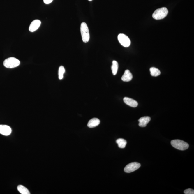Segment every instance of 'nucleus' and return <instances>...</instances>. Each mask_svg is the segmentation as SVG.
Masks as SVG:
<instances>
[{
    "mask_svg": "<svg viewBox=\"0 0 194 194\" xmlns=\"http://www.w3.org/2000/svg\"><path fill=\"white\" fill-rule=\"evenodd\" d=\"M80 30L83 42L85 43L89 42L90 38V33L88 27L85 22H82L81 24Z\"/></svg>",
    "mask_w": 194,
    "mask_h": 194,
    "instance_id": "nucleus-1",
    "label": "nucleus"
},
{
    "mask_svg": "<svg viewBox=\"0 0 194 194\" xmlns=\"http://www.w3.org/2000/svg\"><path fill=\"white\" fill-rule=\"evenodd\" d=\"M168 13V10L166 7L157 9L154 12L152 17L155 20H159L165 18Z\"/></svg>",
    "mask_w": 194,
    "mask_h": 194,
    "instance_id": "nucleus-2",
    "label": "nucleus"
},
{
    "mask_svg": "<svg viewBox=\"0 0 194 194\" xmlns=\"http://www.w3.org/2000/svg\"><path fill=\"white\" fill-rule=\"evenodd\" d=\"M171 144L172 147L179 150H185L188 149L189 145L188 143L182 140H172Z\"/></svg>",
    "mask_w": 194,
    "mask_h": 194,
    "instance_id": "nucleus-3",
    "label": "nucleus"
},
{
    "mask_svg": "<svg viewBox=\"0 0 194 194\" xmlns=\"http://www.w3.org/2000/svg\"><path fill=\"white\" fill-rule=\"evenodd\" d=\"M20 61L18 59L14 57H10L6 59L4 61L3 65L7 68H12L18 67L20 64Z\"/></svg>",
    "mask_w": 194,
    "mask_h": 194,
    "instance_id": "nucleus-4",
    "label": "nucleus"
},
{
    "mask_svg": "<svg viewBox=\"0 0 194 194\" xmlns=\"http://www.w3.org/2000/svg\"><path fill=\"white\" fill-rule=\"evenodd\" d=\"M118 39L120 44L124 47H127L130 45L131 41L130 39L124 34H119L118 35Z\"/></svg>",
    "mask_w": 194,
    "mask_h": 194,
    "instance_id": "nucleus-5",
    "label": "nucleus"
},
{
    "mask_svg": "<svg viewBox=\"0 0 194 194\" xmlns=\"http://www.w3.org/2000/svg\"><path fill=\"white\" fill-rule=\"evenodd\" d=\"M141 167V164L137 162H133L128 164L124 169V172L127 173H130L137 170Z\"/></svg>",
    "mask_w": 194,
    "mask_h": 194,
    "instance_id": "nucleus-6",
    "label": "nucleus"
},
{
    "mask_svg": "<svg viewBox=\"0 0 194 194\" xmlns=\"http://www.w3.org/2000/svg\"><path fill=\"white\" fill-rule=\"evenodd\" d=\"M12 129L9 126L0 125V134L4 135H8L11 133Z\"/></svg>",
    "mask_w": 194,
    "mask_h": 194,
    "instance_id": "nucleus-7",
    "label": "nucleus"
},
{
    "mask_svg": "<svg viewBox=\"0 0 194 194\" xmlns=\"http://www.w3.org/2000/svg\"><path fill=\"white\" fill-rule=\"evenodd\" d=\"M41 22L38 20H35L32 22L29 27L30 32H33L37 30L40 26Z\"/></svg>",
    "mask_w": 194,
    "mask_h": 194,
    "instance_id": "nucleus-8",
    "label": "nucleus"
},
{
    "mask_svg": "<svg viewBox=\"0 0 194 194\" xmlns=\"http://www.w3.org/2000/svg\"><path fill=\"white\" fill-rule=\"evenodd\" d=\"M124 101L126 104L131 107H135L138 105V103L137 101L131 98H128V97H125Z\"/></svg>",
    "mask_w": 194,
    "mask_h": 194,
    "instance_id": "nucleus-9",
    "label": "nucleus"
},
{
    "mask_svg": "<svg viewBox=\"0 0 194 194\" xmlns=\"http://www.w3.org/2000/svg\"><path fill=\"white\" fill-rule=\"evenodd\" d=\"M151 120L150 117L146 116L142 117L138 120L139 121V126L140 127H146L147 124L150 122Z\"/></svg>",
    "mask_w": 194,
    "mask_h": 194,
    "instance_id": "nucleus-10",
    "label": "nucleus"
},
{
    "mask_svg": "<svg viewBox=\"0 0 194 194\" xmlns=\"http://www.w3.org/2000/svg\"><path fill=\"white\" fill-rule=\"evenodd\" d=\"M132 78L133 75L130 71L126 70L121 77V80L124 82H129L131 80Z\"/></svg>",
    "mask_w": 194,
    "mask_h": 194,
    "instance_id": "nucleus-11",
    "label": "nucleus"
},
{
    "mask_svg": "<svg viewBox=\"0 0 194 194\" xmlns=\"http://www.w3.org/2000/svg\"><path fill=\"white\" fill-rule=\"evenodd\" d=\"M100 122V120L97 118H93L90 120L87 124V126L90 128H93L98 126Z\"/></svg>",
    "mask_w": 194,
    "mask_h": 194,
    "instance_id": "nucleus-12",
    "label": "nucleus"
},
{
    "mask_svg": "<svg viewBox=\"0 0 194 194\" xmlns=\"http://www.w3.org/2000/svg\"><path fill=\"white\" fill-rule=\"evenodd\" d=\"M116 143L118 144L119 147L121 149L125 147L127 144V141L123 138H119L116 140Z\"/></svg>",
    "mask_w": 194,
    "mask_h": 194,
    "instance_id": "nucleus-13",
    "label": "nucleus"
},
{
    "mask_svg": "<svg viewBox=\"0 0 194 194\" xmlns=\"http://www.w3.org/2000/svg\"><path fill=\"white\" fill-rule=\"evenodd\" d=\"M17 189L19 192L22 194H30V192H29L28 189L24 186L20 185L17 187Z\"/></svg>",
    "mask_w": 194,
    "mask_h": 194,
    "instance_id": "nucleus-14",
    "label": "nucleus"
},
{
    "mask_svg": "<svg viewBox=\"0 0 194 194\" xmlns=\"http://www.w3.org/2000/svg\"><path fill=\"white\" fill-rule=\"evenodd\" d=\"M118 68V63L116 61H113L112 62V73L114 75L117 74V73Z\"/></svg>",
    "mask_w": 194,
    "mask_h": 194,
    "instance_id": "nucleus-15",
    "label": "nucleus"
},
{
    "mask_svg": "<svg viewBox=\"0 0 194 194\" xmlns=\"http://www.w3.org/2000/svg\"><path fill=\"white\" fill-rule=\"evenodd\" d=\"M151 75L152 76L157 77L161 74V72L158 69L155 67H151L150 68Z\"/></svg>",
    "mask_w": 194,
    "mask_h": 194,
    "instance_id": "nucleus-16",
    "label": "nucleus"
},
{
    "mask_svg": "<svg viewBox=\"0 0 194 194\" xmlns=\"http://www.w3.org/2000/svg\"><path fill=\"white\" fill-rule=\"evenodd\" d=\"M65 72V70L64 66H60L59 70V72H58V75H59V78L60 80L62 79L64 77V74Z\"/></svg>",
    "mask_w": 194,
    "mask_h": 194,
    "instance_id": "nucleus-17",
    "label": "nucleus"
},
{
    "mask_svg": "<svg viewBox=\"0 0 194 194\" xmlns=\"http://www.w3.org/2000/svg\"><path fill=\"white\" fill-rule=\"evenodd\" d=\"M184 193L185 194H194V191L193 189L189 188L184 191Z\"/></svg>",
    "mask_w": 194,
    "mask_h": 194,
    "instance_id": "nucleus-18",
    "label": "nucleus"
},
{
    "mask_svg": "<svg viewBox=\"0 0 194 194\" xmlns=\"http://www.w3.org/2000/svg\"><path fill=\"white\" fill-rule=\"evenodd\" d=\"M45 3L46 4H49L50 3L53 1V0H43Z\"/></svg>",
    "mask_w": 194,
    "mask_h": 194,
    "instance_id": "nucleus-19",
    "label": "nucleus"
},
{
    "mask_svg": "<svg viewBox=\"0 0 194 194\" xmlns=\"http://www.w3.org/2000/svg\"><path fill=\"white\" fill-rule=\"evenodd\" d=\"M89 1H92V0H88Z\"/></svg>",
    "mask_w": 194,
    "mask_h": 194,
    "instance_id": "nucleus-20",
    "label": "nucleus"
}]
</instances>
